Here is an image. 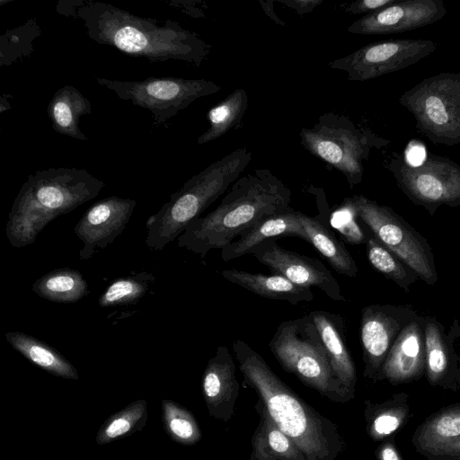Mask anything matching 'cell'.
Here are the masks:
<instances>
[{
  "label": "cell",
  "instance_id": "obj_35",
  "mask_svg": "<svg viewBox=\"0 0 460 460\" xmlns=\"http://www.w3.org/2000/svg\"><path fill=\"white\" fill-rule=\"evenodd\" d=\"M396 1L397 0H358L343 6V9L346 13L350 14L367 15L388 6Z\"/></svg>",
  "mask_w": 460,
  "mask_h": 460
},
{
  "label": "cell",
  "instance_id": "obj_7",
  "mask_svg": "<svg viewBox=\"0 0 460 460\" xmlns=\"http://www.w3.org/2000/svg\"><path fill=\"white\" fill-rule=\"evenodd\" d=\"M300 137L309 153L344 174L350 188L362 181L363 162L371 149L390 143L369 130L357 128L347 117L334 113L321 115L312 128H302Z\"/></svg>",
  "mask_w": 460,
  "mask_h": 460
},
{
  "label": "cell",
  "instance_id": "obj_31",
  "mask_svg": "<svg viewBox=\"0 0 460 460\" xmlns=\"http://www.w3.org/2000/svg\"><path fill=\"white\" fill-rule=\"evenodd\" d=\"M366 244L367 256L371 266L405 292H410L411 288L420 279L417 273L373 234L367 236Z\"/></svg>",
  "mask_w": 460,
  "mask_h": 460
},
{
  "label": "cell",
  "instance_id": "obj_11",
  "mask_svg": "<svg viewBox=\"0 0 460 460\" xmlns=\"http://www.w3.org/2000/svg\"><path fill=\"white\" fill-rule=\"evenodd\" d=\"M96 82L121 100L150 111L156 126H165L197 99L214 94L221 88L210 80L180 77H148L140 81L96 77Z\"/></svg>",
  "mask_w": 460,
  "mask_h": 460
},
{
  "label": "cell",
  "instance_id": "obj_9",
  "mask_svg": "<svg viewBox=\"0 0 460 460\" xmlns=\"http://www.w3.org/2000/svg\"><path fill=\"white\" fill-rule=\"evenodd\" d=\"M356 217L372 234L429 286L438 280L434 254L428 240L390 207L363 195L347 199Z\"/></svg>",
  "mask_w": 460,
  "mask_h": 460
},
{
  "label": "cell",
  "instance_id": "obj_6",
  "mask_svg": "<svg viewBox=\"0 0 460 460\" xmlns=\"http://www.w3.org/2000/svg\"><path fill=\"white\" fill-rule=\"evenodd\" d=\"M269 348L282 368L333 402L345 403L355 394L334 372L319 332L309 314L281 322Z\"/></svg>",
  "mask_w": 460,
  "mask_h": 460
},
{
  "label": "cell",
  "instance_id": "obj_22",
  "mask_svg": "<svg viewBox=\"0 0 460 460\" xmlns=\"http://www.w3.org/2000/svg\"><path fill=\"white\" fill-rule=\"evenodd\" d=\"M308 314L319 332L338 378L355 394L358 377L346 341L344 319L338 314L323 310L312 311Z\"/></svg>",
  "mask_w": 460,
  "mask_h": 460
},
{
  "label": "cell",
  "instance_id": "obj_21",
  "mask_svg": "<svg viewBox=\"0 0 460 460\" xmlns=\"http://www.w3.org/2000/svg\"><path fill=\"white\" fill-rule=\"evenodd\" d=\"M301 213L293 208L270 216L256 223L245 231L236 241H233L221 250L225 261L251 254L261 243L281 236H296L308 242L301 223Z\"/></svg>",
  "mask_w": 460,
  "mask_h": 460
},
{
  "label": "cell",
  "instance_id": "obj_17",
  "mask_svg": "<svg viewBox=\"0 0 460 460\" xmlns=\"http://www.w3.org/2000/svg\"><path fill=\"white\" fill-rule=\"evenodd\" d=\"M460 337V323L455 319L447 331L435 317L425 316V376L432 386L460 390V356L455 343Z\"/></svg>",
  "mask_w": 460,
  "mask_h": 460
},
{
  "label": "cell",
  "instance_id": "obj_15",
  "mask_svg": "<svg viewBox=\"0 0 460 460\" xmlns=\"http://www.w3.org/2000/svg\"><path fill=\"white\" fill-rule=\"evenodd\" d=\"M447 13L442 0H397L355 21L347 31L361 35L404 32L433 24Z\"/></svg>",
  "mask_w": 460,
  "mask_h": 460
},
{
  "label": "cell",
  "instance_id": "obj_27",
  "mask_svg": "<svg viewBox=\"0 0 460 460\" xmlns=\"http://www.w3.org/2000/svg\"><path fill=\"white\" fill-rule=\"evenodd\" d=\"M5 339L16 351L46 372L66 379H79L74 365L46 342L21 332H8Z\"/></svg>",
  "mask_w": 460,
  "mask_h": 460
},
{
  "label": "cell",
  "instance_id": "obj_8",
  "mask_svg": "<svg viewBox=\"0 0 460 460\" xmlns=\"http://www.w3.org/2000/svg\"><path fill=\"white\" fill-rule=\"evenodd\" d=\"M399 103L433 144H460V72H441L421 80L401 94Z\"/></svg>",
  "mask_w": 460,
  "mask_h": 460
},
{
  "label": "cell",
  "instance_id": "obj_12",
  "mask_svg": "<svg viewBox=\"0 0 460 460\" xmlns=\"http://www.w3.org/2000/svg\"><path fill=\"white\" fill-rule=\"evenodd\" d=\"M438 45L423 39L372 42L329 63L352 81H367L411 66L433 53Z\"/></svg>",
  "mask_w": 460,
  "mask_h": 460
},
{
  "label": "cell",
  "instance_id": "obj_24",
  "mask_svg": "<svg viewBox=\"0 0 460 460\" xmlns=\"http://www.w3.org/2000/svg\"><path fill=\"white\" fill-rule=\"evenodd\" d=\"M255 409L260 420L251 440L250 460H306L296 442L277 426L260 399Z\"/></svg>",
  "mask_w": 460,
  "mask_h": 460
},
{
  "label": "cell",
  "instance_id": "obj_18",
  "mask_svg": "<svg viewBox=\"0 0 460 460\" xmlns=\"http://www.w3.org/2000/svg\"><path fill=\"white\" fill-rule=\"evenodd\" d=\"M425 316L419 315L398 335L380 371L377 381L393 385L419 380L425 375Z\"/></svg>",
  "mask_w": 460,
  "mask_h": 460
},
{
  "label": "cell",
  "instance_id": "obj_32",
  "mask_svg": "<svg viewBox=\"0 0 460 460\" xmlns=\"http://www.w3.org/2000/svg\"><path fill=\"white\" fill-rule=\"evenodd\" d=\"M147 420V402L137 400L108 417L98 429L96 443L102 446L139 431Z\"/></svg>",
  "mask_w": 460,
  "mask_h": 460
},
{
  "label": "cell",
  "instance_id": "obj_1",
  "mask_svg": "<svg viewBox=\"0 0 460 460\" xmlns=\"http://www.w3.org/2000/svg\"><path fill=\"white\" fill-rule=\"evenodd\" d=\"M59 8L81 20L93 41L150 62L178 60L199 66L210 51L199 35L174 21L140 17L98 1H73Z\"/></svg>",
  "mask_w": 460,
  "mask_h": 460
},
{
  "label": "cell",
  "instance_id": "obj_38",
  "mask_svg": "<svg viewBox=\"0 0 460 460\" xmlns=\"http://www.w3.org/2000/svg\"><path fill=\"white\" fill-rule=\"evenodd\" d=\"M406 161L411 165L420 164L426 157L425 148L419 143H410L404 154Z\"/></svg>",
  "mask_w": 460,
  "mask_h": 460
},
{
  "label": "cell",
  "instance_id": "obj_5",
  "mask_svg": "<svg viewBox=\"0 0 460 460\" xmlns=\"http://www.w3.org/2000/svg\"><path fill=\"white\" fill-rule=\"evenodd\" d=\"M252 159L246 147L232 151L192 176L146 223V245L162 251L215 202L243 172Z\"/></svg>",
  "mask_w": 460,
  "mask_h": 460
},
{
  "label": "cell",
  "instance_id": "obj_3",
  "mask_svg": "<svg viewBox=\"0 0 460 460\" xmlns=\"http://www.w3.org/2000/svg\"><path fill=\"white\" fill-rule=\"evenodd\" d=\"M291 197V190L270 170L256 169L238 178L214 210L192 221L177 238V245L204 259L261 219L290 208Z\"/></svg>",
  "mask_w": 460,
  "mask_h": 460
},
{
  "label": "cell",
  "instance_id": "obj_36",
  "mask_svg": "<svg viewBox=\"0 0 460 460\" xmlns=\"http://www.w3.org/2000/svg\"><path fill=\"white\" fill-rule=\"evenodd\" d=\"M376 460H403L401 456L394 438L382 441L375 451Z\"/></svg>",
  "mask_w": 460,
  "mask_h": 460
},
{
  "label": "cell",
  "instance_id": "obj_4",
  "mask_svg": "<svg viewBox=\"0 0 460 460\" xmlns=\"http://www.w3.org/2000/svg\"><path fill=\"white\" fill-rule=\"evenodd\" d=\"M104 182L84 169L49 168L30 175L16 196L5 226L13 248L36 241L57 217L95 198Z\"/></svg>",
  "mask_w": 460,
  "mask_h": 460
},
{
  "label": "cell",
  "instance_id": "obj_23",
  "mask_svg": "<svg viewBox=\"0 0 460 460\" xmlns=\"http://www.w3.org/2000/svg\"><path fill=\"white\" fill-rule=\"evenodd\" d=\"M224 279L261 296L287 301L292 305L310 302L314 296L309 288L299 287L279 274L251 273L237 269H225Z\"/></svg>",
  "mask_w": 460,
  "mask_h": 460
},
{
  "label": "cell",
  "instance_id": "obj_29",
  "mask_svg": "<svg viewBox=\"0 0 460 460\" xmlns=\"http://www.w3.org/2000/svg\"><path fill=\"white\" fill-rule=\"evenodd\" d=\"M32 291L43 299L55 303H75L89 294L83 274L74 269H55L38 279Z\"/></svg>",
  "mask_w": 460,
  "mask_h": 460
},
{
  "label": "cell",
  "instance_id": "obj_28",
  "mask_svg": "<svg viewBox=\"0 0 460 460\" xmlns=\"http://www.w3.org/2000/svg\"><path fill=\"white\" fill-rule=\"evenodd\" d=\"M301 223L310 243L339 274L356 277L358 269L349 252L331 229L316 217L301 213Z\"/></svg>",
  "mask_w": 460,
  "mask_h": 460
},
{
  "label": "cell",
  "instance_id": "obj_33",
  "mask_svg": "<svg viewBox=\"0 0 460 460\" xmlns=\"http://www.w3.org/2000/svg\"><path fill=\"white\" fill-rule=\"evenodd\" d=\"M161 409L164 429L172 441L192 446L201 439L199 422L187 408L174 401L164 399Z\"/></svg>",
  "mask_w": 460,
  "mask_h": 460
},
{
  "label": "cell",
  "instance_id": "obj_20",
  "mask_svg": "<svg viewBox=\"0 0 460 460\" xmlns=\"http://www.w3.org/2000/svg\"><path fill=\"white\" fill-rule=\"evenodd\" d=\"M235 363L227 347L220 345L202 376V394L210 417L228 421L234 414L240 392Z\"/></svg>",
  "mask_w": 460,
  "mask_h": 460
},
{
  "label": "cell",
  "instance_id": "obj_25",
  "mask_svg": "<svg viewBox=\"0 0 460 460\" xmlns=\"http://www.w3.org/2000/svg\"><path fill=\"white\" fill-rule=\"evenodd\" d=\"M366 431L373 441H385L395 438L411 419L409 395L406 393L393 394L382 402H364Z\"/></svg>",
  "mask_w": 460,
  "mask_h": 460
},
{
  "label": "cell",
  "instance_id": "obj_14",
  "mask_svg": "<svg viewBox=\"0 0 460 460\" xmlns=\"http://www.w3.org/2000/svg\"><path fill=\"white\" fill-rule=\"evenodd\" d=\"M251 254L272 274L281 275L299 287L318 288L334 301H346L337 279L315 258L288 251L279 245L275 239L261 243Z\"/></svg>",
  "mask_w": 460,
  "mask_h": 460
},
{
  "label": "cell",
  "instance_id": "obj_37",
  "mask_svg": "<svg viewBox=\"0 0 460 460\" xmlns=\"http://www.w3.org/2000/svg\"><path fill=\"white\" fill-rule=\"evenodd\" d=\"M295 9L300 15L310 13L315 6L320 4L322 0H285L279 1Z\"/></svg>",
  "mask_w": 460,
  "mask_h": 460
},
{
  "label": "cell",
  "instance_id": "obj_13",
  "mask_svg": "<svg viewBox=\"0 0 460 460\" xmlns=\"http://www.w3.org/2000/svg\"><path fill=\"white\" fill-rule=\"evenodd\" d=\"M418 313L409 305L374 304L362 308L360 342L365 378L376 382L379 371L400 332Z\"/></svg>",
  "mask_w": 460,
  "mask_h": 460
},
{
  "label": "cell",
  "instance_id": "obj_34",
  "mask_svg": "<svg viewBox=\"0 0 460 460\" xmlns=\"http://www.w3.org/2000/svg\"><path fill=\"white\" fill-rule=\"evenodd\" d=\"M155 280L153 274L141 271L112 281L100 296L101 307L128 305L138 302Z\"/></svg>",
  "mask_w": 460,
  "mask_h": 460
},
{
  "label": "cell",
  "instance_id": "obj_19",
  "mask_svg": "<svg viewBox=\"0 0 460 460\" xmlns=\"http://www.w3.org/2000/svg\"><path fill=\"white\" fill-rule=\"evenodd\" d=\"M411 443L429 460H460V402L429 415L415 429Z\"/></svg>",
  "mask_w": 460,
  "mask_h": 460
},
{
  "label": "cell",
  "instance_id": "obj_30",
  "mask_svg": "<svg viewBox=\"0 0 460 460\" xmlns=\"http://www.w3.org/2000/svg\"><path fill=\"white\" fill-rule=\"evenodd\" d=\"M247 107L246 92L243 89L234 90L208 111L209 128L199 137L197 143L203 145L222 137L241 121Z\"/></svg>",
  "mask_w": 460,
  "mask_h": 460
},
{
  "label": "cell",
  "instance_id": "obj_16",
  "mask_svg": "<svg viewBox=\"0 0 460 460\" xmlns=\"http://www.w3.org/2000/svg\"><path fill=\"white\" fill-rule=\"evenodd\" d=\"M137 201L117 196L102 199L91 206L75 226V235L83 242L80 260H89L97 250L111 243L125 229Z\"/></svg>",
  "mask_w": 460,
  "mask_h": 460
},
{
  "label": "cell",
  "instance_id": "obj_26",
  "mask_svg": "<svg viewBox=\"0 0 460 460\" xmlns=\"http://www.w3.org/2000/svg\"><path fill=\"white\" fill-rule=\"evenodd\" d=\"M48 116L52 128L64 136L88 140L79 127L80 118L92 113L90 101L75 87L64 85L51 98L48 109Z\"/></svg>",
  "mask_w": 460,
  "mask_h": 460
},
{
  "label": "cell",
  "instance_id": "obj_2",
  "mask_svg": "<svg viewBox=\"0 0 460 460\" xmlns=\"http://www.w3.org/2000/svg\"><path fill=\"white\" fill-rule=\"evenodd\" d=\"M232 349L244 383L258 393L271 419L306 460H335L345 450L337 425L291 390L256 350L242 340Z\"/></svg>",
  "mask_w": 460,
  "mask_h": 460
},
{
  "label": "cell",
  "instance_id": "obj_10",
  "mask_svg": "<svg viewBox=\"0 0 460 460\" xmlns=\"http://www.w3.org/2000/svg\"><path fill=\"white\" fill-rule=\"evenodd\" d=\"M387 169L404 195L430 216L441 206H460V164L449 157L429 154L411 165L404 154L394 153Z\"/></svg>",
  "mask_w": 460,
  "mask_h": 460
}]
</instances>
